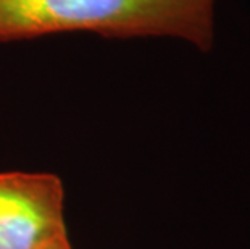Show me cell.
Listing matches in <instances>:
<instances>
[{"label":"cell","mask_w":250,"mask_h":249,"mask_svg":"<svg viewBox=\"0 0 250 249\" xmlns=\"http://www.w3.org/2000/svg\"><path fill=\"white\" fill-rule=\"evenodd\" d=\"M216 0H0V42L52 34L173 38L202 52L215 42Z\"/></svg>","instance_id":"1"},{"label":"cell","mask_w":250,"mask_h":249,"mask_svg":"<svg viewBox=\"0 0 250 249\" xmlns=\"http://www.w3.org/2000/svg\"><path fill=\"white\" fill-rule=\"evenodd\" d=\"M65 235L60 178L52 173H0V249H44Z\"/></svg>","instance_id":"2"},{"label":"cell","mask_w":250,"mask_h":249,"mask_svg":"<svg viewBox=\"0 0 250 249\" xmlns=\"http://www.w3.org/2000/svg\"><path fill=\"white\" fill-rule=\"evenodd\" d=\"M44 249H73L71 245H70V241H68V236H60V238H57L55 241H52L50 245H47Z\"/></svg>","instance_id":"3"}]
</instances>
